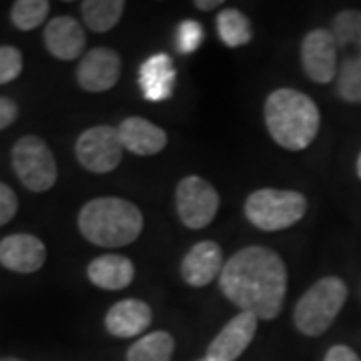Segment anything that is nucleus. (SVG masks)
<instances>
[{
    "label": "nucleus",
    "mask_w": 361,
    "mask_h": 361,
    "mask_svg": "<svg viewBox=\"0 0 361 361\" xmlns=\"http://www.w3.org/2000/svg\"><path fill=\"white\" fill-rule=\"evenodd\" d=\"M223 295L257 319H277L287 293V267L273 249L251 245L233 255L219 277Z\"/></svg>",
    "instance_id": "1"
},
{
    "label": "nucleus",
    "mask_w": 361,
    "mask_h": 361,
    "mask_svg": "<svg viewBox=\"0 0 361 361\" xmlns=\"http://www.w3.org/2000/svg\"><path fill=\"white\" fill-rule=\"evenodd\" d=\"M263 113L271 139L287 151L307 149L319 133V109L315 101L301 90H273L265 101Z\"/></svg>",
    "instance_id": "2"
},
{
    "label": "nucleus",
    "mask_w": 361,
    "mask_h": 361,
    "mask_svg": "<svg viewBox=\"0 0 361 361\" xmlns=\"http://www.w3.org/2000/svg\"><path fill=\"white\" fill-rule=\"evenodd\" d=\"M78 231L99 247H125L142 233V213L135 203L121 197L90 199L77 217Z\"/></svg>",
    "instance_id": "3"
},
{
    "label": "nucleus",
    "mask_w": 361,
    "mask_h": 361,
    "mask_svg": "<svg viewBox=\"0 0 361 361\" xmlns=\"http://www.w3.org/2000/svg\"><path fill=\"white\" fill-rule=\"evenodd\" d=\"M345 299L348 285L343 279L323 277L315 281L297 301L293 310L295 327L307 337L323 336L337 319L339 311L343 310Z\"/></svg>",
    "instance_id": "4"
},
{
    "label": "nucleus",
    "mask_w": 361,
    "mask_h": 361,
    "mask_svg": "<svg viewBox=\"0 0 361 361\" xmlns=\"http://www.w3.org/2000/svg\"><path fill=\"white\" fill-rule=\"evenodd\" d=\"M337 40V97L345 103H361V11H341L331 20Z\"/></svg>",
    "instance_id": "5"
},
{
    "label": "nucleus",
    "mask_w": 361,
    "mask_h": 361,
    "mask_svg": "<svg viewBox=\"0 0 361 361\" xmlns=\"http://www.w3.org/2000/svg\"><path fill=\"white\" fill-rule=\"evenodd\" d=\"M307 199L299 191L257 189L247 197L245 217L251 225L267 233L283 231L305 217Z\"/></svg>",
    "instance_id": "6"
},
{
    "label": "nucleus",
    "mask_w": 361,
    "mask_h": 361,
    "mask_svg": "<svg viewBox=\"0 0 361 361\" xmlns=\"http://www.w3.org/2000/svg\"><path fill=\"white\" fill-rule=\"evenodd\" d=\"M11 159H13L16 177L32 193L49 191L59 179L56 159L42 137H37V135L20 137L14 142Z\"/></svg>",
    "instance_id": "7"
},
{
    "label": "nucleus",
    "mask_w": 361,
    "mask_h": 361,
    "mask_svg": "<svg viewBox=\"0 0 361 361\" xmlns=\"http://www.w3.org/2000/svg\"><path fill=\"white\" fill-rule=\"evenodd\" d=\"M175 205L179 219L187 229H205L211 225L217 211H219L221 199L217 189L197 175H189L179 180L175 189Z\"/></svg>",
    "instance_id": "8"
},
{
    "label": "nucleus",
    "mask_w": 361,
    "mask_h": 361,
    "mask_svg": "<svg viewBox=\"0 0 361 361\" xmlns=\"http://www.w3.org/2000/svg\"><path fill=\"white\" fill-rule=\"evenodd\" d=\"M123 142L118 130L111 125H99L87 129L75 142V155L78 165L89 173H111L123 161Z\"/></svg>",
    "instance_id": "9"
},
{
    "label": "nucleus",
    "mask_w": 361,
    "mask_h": 361,
    "mask_svg": "<svg viewBox=\"0 0 361 361\" xmlns=\"http://www.w3.org/2000/svg\"><path fill=\"white\" fill-rule=\"evenodd\" d=\"M301 65L305 75L317 82L327 85L337 78L339 51L337 40L329 28H313L301 40Z\"/></svg>",
    "instance_id": "10"
},
{
    "label": "nucleus",
    "mask_w": 361,
    "mask_h": 361,
    "mask_svg": "<svg viewBox=\"0 0 361 361\" xmlns=\"http://www.w3.org/2000/svg\"><path fill=\"white\" fill-rule=\"evenodd\" d=\"M121 78V56L109 47H97L82 54L77 66L78 87L87 92L113 89Z\"/></svg>",
    "instance_id": "11"
},
{
    "label": "nucleus",
    "mask_w": 361,
    "mask_h": 361,
    "mask_svg": "<svg viewBox=\"0 0 361 361\" xmlns=\"http://www.w3.org/2000/svg\"><path fill=\"white\" fill-rule=\"evenodd\" d=\"M259 319L253 313L241 311L235 315L231 322L221 329L217 337L207 348V360L209 361H235L243 355L251 341L257 334Z\"/></svg>",
    "instance_id": "12"
},
{
    "label": "nucleus",
    "mask_w": 361,
    "mask_h": 361,
    "mask_svg": "<svg viewBox=\"0 0 361 361\" xmlns=\"http://www.w3.org/2000/svg\"><path fill=\"white\" fill-rule=\"evenodd\" d=\"M47 261V245L30 233H14L0 241V265L14 273H35Z\"/></svg>",
    "instance_id": "13"
},
{
    "label": "nucleus",
    "mask_w": 361,
    "mask_h": 361,
    "mask_svg": "<svg viewBox=\"0 0 361 361\" xmlns=\"http://www.w3.org/2000/svg\"><path fill=\"white\" fill-rule=\"evenodd\" d=\"M225 267L223 249L215 241L195 243L180 261V275L191 287H205L219 279Z\"/></svg>",
    "instance_id": "14"
},
{
    "label": "nucleus",
    "mask_w": 361,
    "mask_h": 361,
    "mask_svg": "<svg viewBox=\"0 0 361 361\" xmlns=\"http://www.w3.org/2000/svg\"><path fill=\"white\" fill-rule=\"evenodd\" d=\"M44 47L59 61H75L87 47L85 28L73 16H56L44 26Z\"/></svg>",
    "instance_id": "15"
},
{
    "label": "nucleus",
    "mask_w": 361,
    "mask_h": 361,
    "mask_svg": "<svg viewBox=\"0 0 361 361\" xmlns=\"http://www.w3.org/2000/svg\"><path fill=\"white\" fill-rule=\"evenodd\" d=\"M116 130L123 149L139 157H153L167 147V133L142 116H127Z\"/></svg>",
    "instance_id": "16"
},
{
    "label": "nucleus",
    "mask_w": 361,
    "mask_h": 361,
    "mask_svg": "<svg viewBox=\"0 0 361 361\" xmlns=\"http://www.w3.org/2000/svg\"><path fill=\"white\" fill-rule=\"evenodd\" d=\"M153 322V311L142 299H123L104 315V327L111 336L121 339L141 336Z\"/></svg>",
    "instance_id": "17"
},
{
    "label": "nucleus",
    "mask_w": 361,
    "mask_h": 361,
    "mask_svg": "<svg viewBox=\"0 0 361 361\" xmlns=\"http://www.w3.org/2000/svg\"><path fill=\"white\" fill-rule=\"evenodd\" d=\"M89 281L106 291H121L135 279V265L129 257L118 253H106L92 259L87 267Z\"/></svg>",
    "instance_id": "18"
},
{
    "label": "nucleus",
    "mask_w": 361,
    "mask_h": 361,
    "mask_svg": "<svg viewBox=\"0 0 361 361\" xmlns=\"http://www.w3.org/2000/svg\"><path fill=\"white\" fill-rule=\"evenodd\" d=\"M142 94L149 101H165L173 92L175 85V66L167 54H155L145 61L139 73Z\"/></svg>",
    "instance_id": "19"
},
{
    "label": "nucleus",
    "mask_w": 361,
    "mask_h": 361,
    "mask_svg": "<svg viewBox=\"0 0 361 361\" xmlns=\"http://www.w3.org/2000/svg\"><path fill=\"white\" fill-rule=\"evenodd\" d=\"M123 0H85L80 4L82 20L92 32H109L115 28L125 13Z\"/></svg>",
    "instance_id": "20"
},
{
    "label": "nucleus",
    "mask_w": 361,
    "mask_h": 361,
    "mask_svg": "<svg viewBox=\"0 0 361 361\" xmlns=\"http://www.w3.org/2000/svg\"><path fill=\"white\" fill-rule=\"evenodd\" d=\"M175 353V337L169 331H151L137 339L127 351V361H171Z\"/></svg>",
    "instance_id": "21"
},
{
    "label": "nucleus",
    "mask_w": 361,
    "mask_h": 361,
    "mask_svg": "<svg viewBox=\"0 0 361 361\" xmlns=\"http://www.w3.org/2000/svg\"><path fill=\"white\" fill-rule=\"evenodd\" d=\"M217 32L221 42L229 49H237L251 42L253 30L245 14L237 8H223L217 16Z\"/></svg>",
    "instance_id": "22"
},
{
    "label": "nucleus",
    "mask_w": 361,
    "mask_h": 361,
    "mask_svg": "<svg viewBox=\"0 0 361 361\" xmlns=\"http://www.w3.org/2000/svg\"><path fill=\"white\" fill-rule=\"evenodd\" d=\"M51 13V2L47 0H18L11 8V20L18 30L39 28Z\"/></svg>",
    "instance_id": "23"
},
{
    "label": "nucleus",
    "mask_w": 361,
    "mask_h": 361,
    "mask_svg": "<svg viewBox=\"0 0 361 361\" xmlns=\"http://www.w3.org/2000/svg\"><path fill=\"white\" fill-rule=\"evenodd\" d=\"M23 73V54L16 47H0V85H8Z\"/></svg>",
    "instance_id": "24"
},
{
    "label": "nucleus",
    "mask_w": 361,
    "mask_h": 361,
    "mask_svg": "<svg viewBox=\"0 0 361 361\" xmlns=\"http://www.w3.org/2000/svg\"><path fill=\"white\" fill-rule=\"evenodd\" d=\"M201 40H203V28H201V25L197 20H185L179 26V42H177V47H179V51L183 54H191V52L197 51Z\"/></svg>",
    "instance_id": "25"
},
{
    "label": "nucleus",
    "mask_w": 361,
    "mask_h": 361,
    "mask_svg": "<svg viewBox=\"0 0 361 361\" xmlns=\"http://www.w3.org/2000/svg\"><path fill=\"white\" fill-rule=\"evenodd\" d=\"M16 211H18V197L8 185L0 183V227L11 223Z\"/></svg>",
    "instance_id": "26"
},
{
    "label": "nucleus",
    "mask_w": 361,
    "mask_h": 361,
    "mask_svg": "<svg viewBox=\"0 0 361 361\" xmlns=\"http://www.w3.org/2000/svg\"><path fill=\"white\" fill-rule=\"evenodd\" d=\"M16 118H18L16 103L8 97H0V130L8 129Z\"/></svg>",
    "instance_id": "27"
},
{
    "label": "nucleus",
    "mask_w": 361,
    "mask_h": 361,
    "mask_svg": "<svg viewBox=\"0 0 361 361\" xmlns=\"http://www.w3.org/2000/svg\"><path fill=\"white\" fill-rule=\"evenodd\" d=\"M323 361H361L360 355L348 345H334L325 353Z\"/></svg>",
    "instance_id": "28"
},
{
    "label": "nucleus",
    "mask_w": 361,
    "mask_h": 361,
    "mask_svg": "<svg viewBox=\"0 0 361 361\" xmlns=\"http://www.w3.org/2000/svg\"><path fill=\"white\" fill-rule=\"evenodd\" d=\"M195 6L201 8V11H211V8H219V6H223V0H197Z\"/></svg>",
    "instance_id": "29"
},
{
    "label": "nucleus",
    "mask_w": 361,
    "mask_h": 361,
    "mask_svg": "<svg viewBox=\"0 0 361 361\" xmlns=\"http://www.w3.org/2000/svg\"><path fill=\"white\" fill-rule=\"evenodd\" d=\"M357 177L361 179V153H360V157H357Z\"/></svg>",
    "instance_id": "30"
},
{
    "label": "nucleus",
    "mask_w": 361,
    "mask_h": 361,
    "mask_svg": "<svg viewBox=\"0 0 361 361\" xmlns=\"http://www.w3.org/2000/svg\"><path fill=\"white\" fill-rule=\"evenodd\" d=\"M0 361H23V360H16V357H0Z\"/></svg>",
    "instance_id": "31"
},
{
    "label": "nucleus",
    "mask_w": 361,
    "mask_h": 361,
    "mask_svg": "<svg viewBox=\"0 0 361 361\" xmlns=\"http://www.w3.org/2000/svg\"><path fill=\"white\" fill-rule=\"evenodd\" d=\"M197 361H209L207 357H201V360H197Z\"/></svg>",
    "instance_id": "32"
}]
</instances>
